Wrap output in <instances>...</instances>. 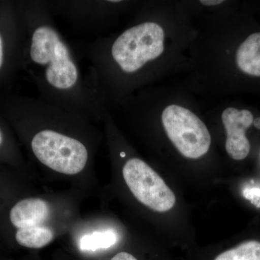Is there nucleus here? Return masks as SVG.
Instances as JSON below:
<instances>
[{"instance_id":"obj_7","label":"nucleus","mask_w":260,"mask_h":260,"mask_svg":"<svg viewBox=\"0 0 260 260\" xmlns=\"http://www.w3.org/2000/svg\"><path fill=\"white\" fill-rule=\"evenodd\" d=\"M50 206L40 198H27L19 201L10 213L11 223L18 229L45 225L50 216Z\"/></svg>"},{"instance_id":"obj_2","label":"nucleus","mask_w":260,"mask_h":260,"mask_svg":"<svg viewBox=\"0 0 260 260\" xmlns=\"http://www.w3.org/2000/svg\"><path fill=\"white\" fill-rule=\"evenodd\" d=\"M164 39L165 34L159 24H138L114 40L110 48L111 59L122 73L133 74L161 55Z\"/></svg>"},{"instance_id":"obj_13","label":"nucleus","mask_w":260,"mask_h":260,"mask_svg":"<svg viewBox=\"0 0 260 260\" xmlns=\"http://www.w3.org/2000/svg\"><path fill=\"white\" fill-rule=\"evenodd\" d=\"M112 260H138L134 256L127 252H120L116 254Z\"/></svg>"},{"instance_id":"obj_11","label":"nucleus","mask_w":260,"mask_h":260,"mask_svg":"<svg viewBox=\"0 0 260 260\" xmlns=\"http://www.w3.org/2000/svg\"><path fill=\"white\" fill-rule=\"evenodd\" d=\"M116 236L112 232H94L85 235L80 241V249L83 251H96L114 245Z\"/></svg>"},{"instance_id":"obj_12","label":"nucleus","mask_w":260,"mask_h":260,"mask_svg":"<svg viewBox=\"0 0 260 260\" xmlns=\"http://www.w3.org/2000/svg\"><path fill=\"white\" fill-rule=\"evenodd\" d=\"M244 195L246 198L251 200V201H252L254 198H260V189H247L244 191Z\"/></svg>"},{"instance_id":"obj_1","label":"nucleus","mask_w":260,"mask_h":260,"mask_svg":"<svg viewBox=\"0 0 260 260\" xmlns=\"http://www.w3.org/2000/svg\"><path fill=\"white\" fill-rule=\"evenodd\" d=\"M29 58L49 104L74 114H99V97L83 83L69 45L44 17L32 30Z\"/></svg>"},{"instance_id":"obj_4","label":"nucleus","mask_w":260,"mask_h":260,"mask_svg":"<svg viewBox=\"0 0 260 260\" xmlns=\"http://www.w3.org/2000/svg\"><path fill=\"white\" fill-rule=\"evenodd\" d=\"M161 119L168 138L181 155L197 159L208 153L211 136L204 122L194 113L172 104L164 109Z\"/></svg>"},{"instance_id":"obj_3","label":"nucleus","mask_w":260,"mask_h":260,"mask_svg":"<svg viewBox=\"0 0 260 260\" xmlns=\"http://www.w3.org/2000/svg\"><path fill=\"white\" fill-rule=\"evenodd\" d=\"M31 149L42 164L67 175L79 174L88 162V152L85 145L57 130L44 129L38 132L32 138Z\"/></svg>"},{"instance_id":"obj_17","label":"nucleus","mask_w":260,"mask_h":260,"mask_svg":"<svg viewBox=\"0 0 260 260\" xmlns=\"http://www.w3.org/2000/svg\"><path fill=\"white\" fill-rule=\"evenodd\" d=\"M3 133H2V132L0 131V146H1L2 144H3Z\"/></svg>"},{"instance_id":"obj_8","label":"nucleus","mask_w":260,"mask_h":260,"mask_svg":"<svg viewBox=\"0 0 260 260\" xmlns=\"http://www.w3.org/2000/svg\"><path fill=\"white\" fill-rule=\"evenodd\" d=\"M236 62L245 74L260 77V32L251 34L239 46Z\"/></svg>"},{"instance_id":"obj_6","label":"nucleus","mask_w":260,"mask_h":260,"mask_svg":"<svg viewBox=\"0 0 260 260\" xmlns=\"http://www.w3.org/2000/svg\"><path fill=\"white\" fill-rule=\"evenodd\" d=\"M221 119L226 132L225 150L229 156L237 160L246 158L251 146L245 133L254 122L253 114L246 109L229 107L222 113Z\"/></svg>"},{"instance_id":"obj_5","label":"nucleus","mask_w":260,"mask_h":260,"mask_svg":"<svg viewBox=\"0 0 260 260\" xmlns=\"http://www.w3.org/2000/svg\"><path fill=\"white\" fill-rule=\"evenodd\" d=\"M123 177L129 190L138 201L154 211L165 213L172 209L176 197L161 177L141 159L126 162Z\"/></svg>"},{"instance_id":"obj_9","label":"nucleus","mask_w":260,"mask_h":260,"mask_svg":"<svg viewBox=\"0 0 260 260\" xmlns=\"http://www.w3.org/2000/svg\"><path fill=\"white\" fill-rule=\"evenodd\" d=\"M54 232L46 225L18 229L15 234V239L20 245L30 249H40L52 242Z\"/></svg>"},{"instance_id":"obj_16","label":"nucleus","mask_w":260,"mask_h":260,"mask_svg":"<svg viewBox=\"0 0 260 260\" xmlns=\"http://www.w3.org/2000/svg\"><path fill=\"white\" fill-rule=\"evenodd\" d=\"M254 126L258 129H260V118H257L256 120L254 121Z\"/></svg>"},{"instance_id":"obj_14","label":"nucleus","mask_w":260,"mask_h":260,"mask_svg":"<svg viewBox=\"0 0 260 260\" xmlns=\"http://www.w3.org/2000/svg\"><path fill=\"white\" fill-rule=\"evenodd\" d=\"M4 42H3V37H2L1 34H0V70H1L3 62H4Z\"/></svg>"},{"instance_id":"obj_10","label":"nucleus","mask_w":260,"mask_h":260,"mask_svg":"<svg viewBox=\"0 0 260 260\" xmlns=\"http://www.w3.org/2000/svg\"><path fill=\"white\" fill-rule=\"evenodd\" d=\"M214 260H260V242L248 241L224 251Z\"/></svg>"},{"instance_id":"obj_15","label":"nucleus","mask_w":260,"mask_h":260,"mask_svg":"<svg viewBox=\"0 0 260 260\" xmlns=\"http://www.w3.org/2000/svg\"><path fill=\"white\" fill-rule=\"evenodd\" d=\"M200 3L206 6H215V5L221 4L223 1H221V0H202Z\"/></svg>"}]
</instances>
